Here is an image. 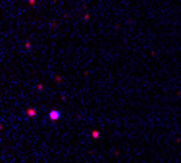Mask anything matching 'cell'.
Wrapping results in <instances>:
<instances>
[{
	"instance_id": "3957f363",
	"label": "cell",
	"mask_w": 181,
	"mask_h": 163,
	"mask_svg": "<svg viewBox=\"0 0 181 163\" xmlns=\"http://www.w3.org/2000/svg\"><path fill=\"white\" fill-rule=\"evenodd\" d=\"M91 137H93V139H100V137H101V132H100V130H91Z\"/></svg>"
},
{
	"instance_id": "7a4b0ae2",
	"label": "cell",
	"mask_w": 181,
	"mask_h": 163,
	"mask_svg": "<svg viewBox=\"0 0 181 163\" xmlns=\"http://www.w3.org/2000/svg\"><path fill=\"white\" fill-rule=\"evenodd\" d=\"M26 116H28V118H34V116H36V109H34V108H28V109H26Z\"/></svg>"
},
{
	"instance_id": "6da1fadb",
	"label": "cell",
	"mask_w": 181,
	"mask_h": 163,
	"mask_svg": "<svg viewBox=\"0 0 181 163\" xmlns=\"http://www.w3.org/2000/svg\"><path fill=\"white\" fill-rule=\"evenodd\" d=\"M61 118H62V111H59V109L49 111V121H59Z\"/></svg>"
}]
</instances>
